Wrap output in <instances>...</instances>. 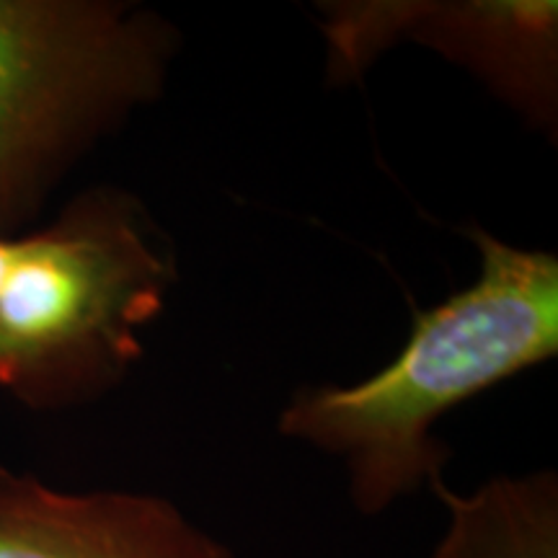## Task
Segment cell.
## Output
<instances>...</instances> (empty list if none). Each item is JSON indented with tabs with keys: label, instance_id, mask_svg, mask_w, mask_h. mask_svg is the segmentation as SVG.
I'll return each instance as SVG.
<instances>
[{
	"label": "cell",
	"instance_id": "1",
	"mask_svg": "<svg viewBox=\"0 0 558 558\" xmlns=\"http://www.w3.org/2000/svg\"><path fill=\"white\" fill-rule=\"evenodd\" d=\"M478 275L432 308H416L401 352L365 380L300 386L279 411V435L339 458L360 514L445 476L435 424L484 390L558 354V256L463 230Z\"/></svg>",
	"mask_w": 558,
	"mask_h": 558
},
{
	"label": "cell",
	"instance_id": "2",
	"mask_svg": "<svg viewBox=\"0 0 558 558\" xmlns=\"http://www.w3.org/2000/svg\"><path fill=\"white\" fill-rule=\"evenodd\" d=\"M179 282L173 241L137 194L99 184L0 235V388L32 411L99 401L143 357Z\"/></svg>",
	"mask_w": 558,
	"mask_h": 558
},
{
	"label": "cell",
	"instance_id": "3",
	"mask_svg": "<svg viewBox=\"0 0 558 558\" xmlns=\"http://www.w3.org/2000/svg\"><path fill=\"white\" fill-rule=\"evenodd\" d=\"M179 45L135 0H0V235L37 228L70 173L163 96Z\"/></svg>",
	"mask_w": 558,
	"mask_h": 558
},
{
	"label": "cell",
	"instance_id": "5",
	"mask_svg": "<svg viewBox=\"0 0 558 558\" xmlns=\"http://www.w3.org/2000/svg\"><path fill=\"white\" fill-rule=\"evenodd\" d=\"M0 558H235L173 501L130 488L65 492L0 463Z\"/></svg>",
	"mask_w": 558,
	"mask_h": 558
},
{
	"label": "cell",
	"instance_id": "6",
	"mask_svg": "<svg viewBox=\"0 0 558 558\" xmlns=\"http://www.w3.org/2000/svg\"><path fill=\"white\" fill-rule=\"evenodd\" d=\"M429 492L448 509V527L429 558H558V476H499L458 494L445 476Z\"/></svg>",
	"mask_w": 558,
	"mask_h": 558
},
{
	"label": "cell",
	"instance_id": "4",
	"mask_svg": "<svg viewBox=\"0 0 558 558\" xmlns=\"http://www.w3.org/2000/svg\"><path fill=\"white\" fill-rule=\"evenodd\" d=\"M316 9L333 86L362 81L380 54L411 41L465 70L556 143V0H324Z\"/></svg>",
	"mask_w": 558,
	"mask_h": 558
},
{
	"label": "cell",
	"instance_id": "7",
	"mask_svg": "<svg viewBox=\"0 0 558 558\" xmlns=\"http://www.w3.org/2000/svg\"><path fill=\"white\" fill-rule=\"evenodd\" d=\"M3 367H5V352H3V341H0V375H3Z\"/></svg>",
	"mask_w": 558,
	"mask_h": 558
}]
</instances>
